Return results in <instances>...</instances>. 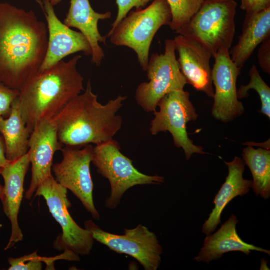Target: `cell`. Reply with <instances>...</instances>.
Segmentation results:
<instances>
[{"mask_svg": "<svg viewBox=\"0 0 270 270\" xmlns=\"http://www.w3.org/2000/svg\"><path fill=\"white\" fill-rule=\"evenodd\" d=\"M48 45L47 25L32 10L0 3V82L20 90L40 70Z\"/></svg>", "mask_w": 270, "mask_h": 270, "instance_id": "obj_1", "label": "cell"}, {"mask_svg": "<svg viewBox=\"0 0 270 270\" xmlns=\"http://www.w3.org/2000/svg\"><path fill=\"white\" fill-rule=\"evenodd\" d=\"M127 96H118L102 104L90 80L82 94L71 100L52 120L59 141L65 146L96 145L113 139L122 124L118 114Z\"/></svg>", "mask_w": 270, "mask_h": 270, "instance_id": "obj_2", "label": "cell"}, {"mask_svg": "<svg viewBox=\"0 0 270 270\" xmlns=\"http://www.w3.org/2000/svg\"><path fill=\"white\" fill-rule=\"evenodd\" d=\"M81 58L76 55L68 62L62 60L38 72L19 90L17 100L30 134L40 122L52 120L84 90V78L77 70Z\"/></svg>", "mask_w": 270, "mask_h": 270, "instance_id": "obj_3", "label": "cell"}, {"mask_svg": "<svg viewBox=\"0 0 270 270\" xmlns=\"http://www.w3.org/2000/svg\"><path fill=\"white\" fill-rule=\"evenodd\" d=\"M172 18L166 0H154L144 9L130 12L106 36L112 44L133 50L146 72L152 40L160 28L170 26Z\"/></svg>", "mask_w": 270, "mask_h": 270, "instance_id": "obj_4", "label": "cell"}, {"mask_svg": "<svg viewBox=\"0 0 270 270\" xmlns=\"http://www.w3.org/2000/svg\"><path fill=\"white\" fill-rule=\"evenodd\" d=\"M237 5L234 0H204L188 22L175 32L200 42L213 57L221 49L230 50Z\"/></svg>", "mask_w": 270, "mask_h": 270, "instance_id": "obj_5", "label": "cell"}, {"mask_svg": "<svg viewBox=\"0 0 270 270\" xmlns=\"http://www.w3.org/2000/svg\"><path fill=\"white\" fill-rule=\"evenodd\" d=\"M92 162L98 172L110 182V194L105 205L110 210L118 207L123 195L130 188L164 182L162 176L146 175L138 171L132 161L121 152L120 144L114 138L93 147Z\"/></svg>", "mask_w": 270, "mask_h": 270, "instance_id": "obj_6", "label": "cell"}, {"mask_svg": "<svg viewBox=\"0 0 270 270\" xmlns=\"http://www.w3.org/2000/svg\"><path fill=\"white\" fill-rule=\"evenodd\" d=\"M67 194L68 190L51 176L38 186L34 196L44 198L50 213L62 228V234L54 242V248L70 251L79 256H88L94 240L92 233L80 226L70 215L68 208L72 204Z\"/></svg>", "mask_w": 270, "mask_h": 270, "instance_id": "obj_7", "label": "cell"}, {"mask_svg": "<svg viewBox=\"0 0 270 270\" xmlns=\"http://www.w3.org/2000/svg\"><path fill=\"white\" fill-rule=\"evenodd\" d=\"M146 72L149 82L138 86L135 99L148 112L156 111L158 102L166 94L184 90L188 84L176 58L174 40H166L164 54L151 55Z\"/></svg>", "mask_w": 270, "mask_h": 270, "instance_id": "obj_8", "label": "cell"}, {"mask_svg": "<svg viewBox=\"0 0 270 270\" xmlns=\"http://www.w3.org/2000/svg\"><path fill=\"white\" fill-rule=\"evenodd\" d=\"M190 96V93L184 90H174L166 94L158 104L159 111L153 112L154 118L151 121L150 128L153 136L161 132H170L175 146L182 148L188 160L194 154H206L203 148L194 144L187 132L188 123L198 118Z\"/></svg>", "mask_w": 270, "mask_h": 270, "instance_id": "obj_9", "label": "cell"}, {"mask_svg": "<svg viewBox=\"0 0 270 270\" xmlns=\"http://www.w3.org/2000/svg\"><path fill=\"white\" fill-rule=\"evenodd\" d=\"M94 240L118 254L135 258L145 270H156L161 263L162 248L156 234L140 224L132 229H124V234L106 232L92 220L84 222Z\"/></svg>", "mask_w": 270, "mask_h": 270, "instance_id": "obj_10", "label": "cell"}, {"mask_svg": "<svg viewBox=\"0 0 270 270\" xmlns=\"http://www.w3.org/2000/svg\"><path fill=\"white\" fill-rule=\"evenodd\" d=\"M93 146H65L62 150V160L52 165L55 180L80 200L92 218L100 220L93 199L94 184L90 166Z\"/></svg>", "mask_w": 270, "mask_h": 270, "instance_id": "obj_11", "label": "cell"}, {"mask_svg": "<svg viewBox=\"0 0 270 270\" xmlns=\"http://www.w3.org/2000/svg\"><path fill=\"white\" fill-rule=\"evenodd\" d=\"M229 51L222 48L214 55L212 72L215 87L212 115L224 123L240 116L244 111L242 103L238 98L236 89L237 79L242 68L233 62Z\"/></svg>", "mask_w": 270, "mask_h": 270, "instance_id": "obj_12", "label": "cell"}, {"mask_svg": "<svg viewBox=\"0 0 270 270\" xmlns=\"http://www.w3.org/2000/svg\"><path fill=\"white\" fill-rule=\"evenodd\" d=\"M36 2L44 14L48 30L47 52L38 72L50 68L66 57L78 52L90 56L91 48L84 34L72 30L62 22L48 0H36Z\"/></svg>", "mask_w": 270, "mask_h": 270, "instance_id": "obj_13", "label": "cell"}, {"mask_svg": "<svg viewBox=\"0 0 270 270\" xmlns=\"http://www.w3.org/2000/svg\"><path fill=\"white\" fill-rule=\"evenodd\" d=\"M64 145L58 140L57 130L52 120L40 122L32 132L28 152L32 164V178L25 198L30 200L38 186L52 176L53 158Z\"/></svg>", "mask_w": 270, "mask_h": 270, "instance_id": "obj_14", "label": "cell"}, {"mask_svg": "<svg viewBox=\"0 0 270 270\" xmlns=\"http://www.w3.org/2000/svg\"><path fill=\"white\" fill-rule=\"evenodd\" d=\"M174 41L178 54V62L187 83L213 98L211 52L200 42L182 35L178 34Z\"/></svg>", "mask_w": 270, "mask_h": 270, "instance_id": "obj_15", "label": "cell"}, {"mask_svg": "<svg viewBox=\"0 0 270 270\" xmlns=\"http://www.w3.org/2000/svg\"><path fill=\"white\" fill-rule=\"evenodd\" d=\"M28 154L10 162L1 172L4 186L0 200L4 212L11 224L12 233L4 250L22 241L24 234L20 227L18 216L24 192V182L30 165Z\"/></svg>", "mask_w": 270, "mask_h": 270, "instance_id": "obj_16", "label": "cell"}, {"mask_svg": "<svg viewBox=\"0 0 270 270\" xmlns=\"http://www.w3.org/2000/svg\"><path fill=\"white\" fill-rule=\"evenodd\" d=\"M112 12L98 13L94 11L89 0H70L68 12L64 23L69 28L80 30L88 40L92 50L91 62L98 66L104 58V53L100 44L106 45V36L100 32V20L110 19Z\"/></svg>", "mask_w": 270, "mask_h": 270, "instance_id": "obj_17", "label": "cell"}, {"mask_svg": "<svg viewBox=\"0 0 270 270\" xmlns=\"http://www.w3.org/2000/svg\"><path fill=\"white\" fill-rule=\"evenodd\" d=\"M238 222L236 216L232 214L216 232L208 235L194 260L208 264L232 252H240L248 255L252 251L256 250L270 255V250L248 244L241 239L236 230Z\"/></svg>", "mask_w": 270, "mask_h": 270, "instance_id": "obj_18", "label": "cell"}, {"mask_svg": "<svg viewBox=\"0 0 270 270\" xmlns=\"http://www.w3.org/2000/svg\"><path fill=\"white\" fill-rule=\"evenodd\" d=\"M224 163L228 173L224 183L216 195L214 208L203 224L202 232L206 235L213 232L221 222L222 214L230 202L238 196L246 194L252 187V180L243 178L245 163L242 159L235 156L232 162Z\"/></svg>", "mask_w": 270, "mask_h": 270, "instance_id": "obj_19", "label": "cell"}, {"mask_svg": "<svg viewBox=\"0 0 270 270\" xmlns=\"http://www.w3.org/2000/svg\"><path fill=\"white\" fill-rule=\"evenodd\" d=\"M270 36V7L246 14L238 44L229 51L231 60L242 68L256 48Z\"/></svg>", "mask_w": 270, "mask_h": 270, "instance_id": "obj_20", "label": "cell"}, {"mask_svg": "<svg viewBox=\"0 0 270 270\" xmlns=\"http://www.w3.org/2000/svg\"><path fill=\"white\" fill-rule=\"evenodd\" d=\"M17 98L12 104L9 116L0 119V133L4 141L6 156L10 162L28 153L31 134L22 116Z\"/></svg>", "mask_w": 270, "mask_h": 270, "instance_id": "obj_21", "label": "cell"}, {"mask_svg": "<svg viewBox=\"0 0 270 270\" xmlns=\"http://www.w3.org/2000/svg\"><path fill=\"white\" fill-rule=\"evenodd\" d=\"M242 160L250 168L253 180L252 187L256 196L264 200L270 196V151L248 146L242 151Z\"/></svg>", "mask_w": 270, "mask_h": 270, "instance_id": "obj_22", "label": "cell"}, {"mask_svg": "<svg viewBox=\"0 0 270 270\" xmlns=\"http://www.w3.org/2000/svg\"><path fill=\"white\" fill-rule=\"evenodd\" d=\"M204 0H166L172 12L170 29L176 32L185 26L198 10Z\"/></svg>", "mask_w": 270, "mask_h": 270, "instance_id": "obj_23", "label": "cell"}, {"mask_svg": "<svg viewBox=\"0 0 270 270\" xmlns=\"http://www.w3.org/2000/svg\"><path fill=\"white\" fill-rule=\"evenodd\" d=\"M250 80L246 86H242L237 91L238 99L246 98L250 90H255L260 97L262 108L260 112L270 118V88L260 76L258 68L253 65L249 71Z\"/></svg>", "mask_w": 270, "mask_h": 270, "instance_id": "obj_24", "label": "cell"}, {"mask_svg": "<svg viewBox=\"0 0 270 270\" xmlns=\"http://www.w3.org/2000/svg\"><path fill=\"white\" fill-rule=\"evenodd\" d=\"M45 259L38 256L36 252L19 258H10L8 259L10 265L8 270H40L42 268V262L46 260Z\"/></svg>", "mask_w": 270, "mask_h": 270, "instance_id": "obj_25", "label": "cell"}, {"mask_svg": "<svg viewBox=\"0 0 270 270\" xmlns=\"http://www.w3.org/2000/svg\"><path fill=\"white\" fill-rule=\"evenodd\" d=\"M154 0H116L118 10L116 20L112 24L111 29L114 28L130 12L136 10H141L150 2Z\"/></svg>", "mask_w": 270, "mask_h": 270, "instance_id": "obj_26", "label": "cell"}, {"mask_svg": "<svg viewBox=\"0 0 270 270\" xmlns=\"http://www.w3.org/2000/svg\"><path fill=\"white\" fill-rule=\"evenodd\" d=\"M18 94V90L10 88L0 82V119L9 116L12 104Z\"/></svg>", "mask_w": 270, "mask_h": 270, "instance_id": "obj_27", "label": "cell"}, {"mask_svg": "<svg viewBox=\"0 0 270 270\" xmlns=\"http://www.w3.org/2000/svg\"><path fill=\"white\" fill-rule=\"evenodd\" d=\"M258 60L260 66L266 74H270V38L262 42L258 52Z\"/></svg>", "mask_w": 270, "mask_h": 270, "instance_id": "obj_28", "label": "cell"}, {"mask_svg": "<svg viewBox=\"0 0 270 270\" xmlns=\"http://www.w3.org/2000/svg\"><path fill=\"white\" fill-rule=\"evenodd\" d=\"M270 7V0H241L240 8L246 14L258 12Z\"/></svg>", "mask_w": 270, "mask_h": 270, "instance_id": "obj_29", "label": "cell"}, {"mask_svg": "<svg viewBox=\"0 0 270 270\" xmlns=\"http://www.w3.org/2000/svg\"><path fill=\"white\" fill-rule=\"evenodd\" d=\"M10 162L6 156V146L3 138L0 136V174L2 172Z\"/></svg>", "mask_w": 270, "mask_h": 270, "instance_id": "obj_30", "label": "cell"}, {"mask_svg": "<svg viewBox=\"0 0 270 270\" xmlns=\"http://www.w3.org/2000/svg\"><path fill=\"white\" fill-rule=\"evenodd\" d=\"M48 0L54 6H57L62 1V0Z\"/></svg>", "mask_w": 270, "mask_h": 270, "instance_id": "obj_31", "label": "cell"}, {"mask_svg": "<svg viewBox=\"0 0 270 270\" xmlns=\"http://www.w3.org/2000/svg\"><path fill=\"white\" fill-rule=\"evenodd\" d=\"M2 189H3V186L0 184V199L2 197Z\"/></svg>", "mask_w": 270, "mask_h": 270, "instance_id": "obj_32", "label": "cell"}]
</instances>
